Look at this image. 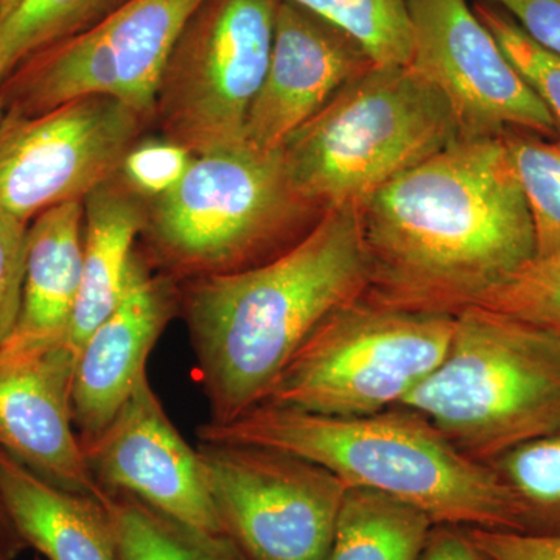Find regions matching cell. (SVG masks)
Wrapping results in <instances>:
<instances>
[{"label":"cell","instance_id":"d590c367","mask_svg":"<svg viewBox=\"0 0 560 560\" xmlns=\"http://www.w3.org/2000/svg\"><path fill=\"white\" fill-rule=\"evenodd\" d=\"M0 83H2V79H0ZM3 119V106L2 101H0V121Z\"/></svg>","mask_w":560,"mask_h":560},{"label":"cell","instance_id":"52a82bcc","mask_svg":"<svg viewBox=\"0 0 560 560\" xmlns=\"http://www.w3.org/2000/svg\"><path fill=\"white\" fill-rule=\"evenodd\" d=\"M455 329L456 313L394 307L364 294L312 331L260 405L338 418L397 408L440 366Z\"/></svg>","mask_w":560,"mask_h":560},{"label":"cell","instance_id":"74e56055","mask_svg":"<svg viewBox=\"0 0 560 560\" xmlns=\"http://www.w3.org/2000/svg\"><path fill=\"white\" fill-rule=\"evenodd\" d=\"M35 560H44L43 558H40V556H38V558H36Z\"/></svg>","mask_w":560,"mask_h":560},{"label":"cell","instance_id":"f546056e","mask_svg":"<svg viewBox=\"0 0 560 560\" xmlns=\"http://www.w3.org/2000/svg\"><path fill=\"white\" fill-rule=\"evenodd\" d=\"M486 560H560V534L463 528Z\"/></svg>","mask_w":560,"mask_h":560},{"label":"cell","instance_id":"e0dca14e","mask_svg":"<svg viewBox=\"0 0 560 560\" xmlns=\"http://www.w3.org/2000/svg\"><path fill=\"white\" fill-rule=\"evenodd\" d=\"M83 226L81 201L46 210L28 226L20 315L0 353L27 355L68 345L81 282Z\"/></svg>","mask_w":560,"mask_h":560},{"label":"cell","instance_id":"d6986e66","mask_svg":"<svg viewBox=\"0 0 560 560\" xmlns=\"http://www.w3.org/2000/svg\"><path fill=\"white\" fill-rule=\"evenodd\" d=\"M83 206L81 282L68 335L75 359L92 330L119 304L147 219L142 198L119 175L91 191Z\"/></svg>","mask_w":560,"mask_h":560},{"label":"cell","instance_id":"7c38bea8","mask_svg":"<svg viewBox=\"0 0 560 560\" xmlns=\"http://www.w3.org/2000/svg\"><path fill=\"white\" fill-rule=\"evenodd\" d=\"M410 66L444 95L460 138L511 130L556 138L558 125L467 0H407Z\"/></svg>","mask_w":560,"mask_h":560},{"label":"cell","instance_id":"8d00e7d4","mask_svg":"<svg viewBox=\"0 0 560 560\" xmlns=\"http://www.w3.org/2000/svg\"><path fill=\"white\" fill-rule=\"evenodd\" d=\"M0 560H14V559L10 558V556L3 555V552H0Z\"/></svg>","mask_w":560,"mask_h":560},{"label":"cell","instance_id":"7a4b0ae2","mask_svg":"<svg viewBox=\"0 0 560 560\" xmlns=\"http://www.w3.org/2000/svg\"><path fill=\"white\" fill-rule=\"evenodd\" d=\"M370 261L355 206L326 210L272 259L180 282L209 422L260 405L302 342L330 313L370 289Z\"/></svg>","mask_w":560,"mask_h":560},{"label":"cell","instance_id":"ba28073f","mask_svg":"<svg viewBox=\"0 0 560 560\" xmlns=\"http://www.w3.org/2000/svg\"><path fill=\"white\" fill-rule=\"evenodd\" d=\"M280 0H205L173 47L154 101L164 139L194 156L245 142Z\"/></svg>","mask_w":560,"mask_h":560},{"label":"cell","instance_id":"cb8c5ba5","mask_svg":"<svg viewBox=\"0 0 560 560\" xmlns=\"http://www.w3.org/2000/svg\"><path fill=\"white\" fill-rule=\"evenodd\" d=\"M504 143L533 221L536 257L560 254V136L511 130Z\"/></svg>","mask_w":560,"mask_h":560},{"label":"cell","instance_id":"f1b7e54d","mask_svg":"<svg viewBox=\"0 0 560 560\" xmlns=\"http://www.w3.org/2000/svg\"><path fill=\"white\" fill-rule=\"evenodd\" d=\"M28 223L0 209V346L20 315Z\"/></svg>","mask_w":560,"mask_h":560},{"label":"cell","instance_id":"7402d4cb","mask_svg":"<svg viewBox=\"0 0 560 560\" xmlns=\"http://www.w3.org/2000/svg\"><path fill=\"white\" fill-rule=\"evenodd\" d=\"M489 464L517 501L525 533L560 534V430Z\"/></svg>","mask_w":560,"mask_h":560},{"label":"cell","instance_id":"603a6c76","mask_svg":"<svg viewBox=\"0 0 560 560\" xmlns=\"http://www.w3.org/2000/svg\"><path fill=\"white\" fill-rule=\"evenodd\" d=\"M340 28L374 66H410L412 25L407 0H287Z\"/></svg>","mask_w":560,"mask_h":560},{"label":"cell","instance_id":"4316f807","mask_svg":"<svg viewBox=\"0 0 560 560\" xmlns=\"http://www.w3.org/2000/svg\"><path fill=\"white\" fill-rule=\"evenodd\" d=\"M475 13L523 79L539 95L560 132V57L534 43L504 11L478 3Z\"/></svg>","mask_w":560,"mask_h":560},{"label":"cell","instance_id":"ffe728a7","mask_svg":"<svg viewBox=\"0 0 560 560\" xmlns=\"http://www.w3.org/2000/svg\"><path fill=\"white\" fill-rule=\"evenodd\" d=\"M434 526L425 512L404 501L348 488L324 560H418Z\"/></svg>","mask_w":560,"mask_h":560},{"label":"cell","instance_id":"6da1fadb","mask_svg":"<svg viewBox=\"0 0 560 560\" xmlns=\"http://www.w3.org/2000/svg\"><path fill=\"white\" fill-rule=\"evenodd\" d=\"M366 296L459 312L536 257L533 221L503 136L458 139L357 206Z\"/></svg>","mask_w":560,"mask_h":560},{"label":"cell","instance_id":"277c9868","mask_svg":"<svg viewBox=\"0 0 560 560\" xmlns=\"http://www.w3.org/2000/svg\"><path fill=\"white\" fill-rule=\"evenodd\" d=\"M320 215L294 190L279 150L243 142L194 156L178 186L147 205L140 253L179 283L230 275L290 248Z\"/></svg>","mask_w":560,"mask_h":560},{"label":"cell","instance_id":"3957f363","mask_svg":"<svg viewBox=\"0 0 560 560\" xmlns=\"http://www.w3.org/2000/svg\"><path fill=\"white\" fill-rule=\"evenodd\" d=\"M197 434L200 442L301 456L348 488L375 490L425 512L434 525L525 533L517 501L492 466L464 455L407 408L338 418L257 405L231 422L202 423Z\"/></svg>","mask_w":560,"mask_h":560},{"label":"cell","instance_id":"836d02e7","mask_svg":"<svg viewBox=\"0 0 560 560\" xmlns=\"http://www.w3.org/2000/svg\"><path fill=\"white\" fill-rule=\"evenodd\" d=\"M22 0H0V24L18 9Z\"/></svg>","mask_w":560,"mask_h":560},{"label":"cell","instance_id":"30bf717a","mask_svg":"<svg viewBox=\"0 0 560 560\" xmlns=\"http://www.w3.org/2000/svg\"><path fill=\"white\" fill-rule=\"evenodd\" d=\"M221 529L249 560H324L348 486L318 464L249 444L200 442Z\"/></svg>","mask_w":560,"mask_h":560},{"label":"cell","instance_id":"8992f818","mask_svg":"<svg viewBox=\"0 0 560 560\" xmlns=\"http://www.w3.org/2000/svg\"><path fill=\"white\" fill-rule=\"evenodd\" d=\"M460 139L452 106L411 66H372L280 147L294 190L319 212L359 206Z\"/></svg>","mask_w":560,"mask_h":560},{"label":"cell","instance_id":"d6a6232c","mask_svg":"<svg viewBox=\"0 0 560 560\" xmlns=\"http://www.w3.org/2000/svg\"><path fill=\"white\" fill-rule=\"evenodd\" d=\"M27 548V544L22 540L16 526L11 522L9 511H7L5 503H3L2 493H0V552L16 559Z\"/></svg>","mask_w":560,"mask_h":560},{"label":"cell","instance_id":"d4e9b609","mask_svg":"<svg viewBox=\"0 0 560 560\" xmlns=\"http://www.w3.org/2000/svg\"><path fill=\"white\" fill-rule=\"evenodd\" d=\"M106 13V0H22L0 24V79L32 55L84 31Z\"/></svg>","mask_w":560,"mask_h":560},{"label":"cell","instance_id":"4fadbf2b","mask_svg":"<svg viewBox=\"0 0 560 560\" xmlns=\"http://www.w3.org/2000/svg\"><path fill=\"white\" fill-rule=\"evenodd\" d=\"M81 447L102 489L130 493L176 521L224 534L197 448L190 447L173 425L149 375L105 430Z\"/></svg>","mask_w":560,"mask_h":560},{"label":"cell","instance_id":"4dcf8cb0","mask_svg":"<svg viewBox=\"0 0 560 560\" xmlns=\"http://www.w3.org/2000/svg\"><path fill=\"white\" fill-rule=\"evenodd\" d=\"M534 43L560 57V0H492Z\"/></svg>","mask_w":560,"mask_h":560},{"label":"cell","instance_id":"44dd1931","mask_svg":"<svg viewBox=\"0 0 560 560\" xmlns=\"http://www.w3.org/2000/svg\"><path fill=\"white\" fill-rule=\"evenodd\" d=\"M119 560H249L226 534L176 521L120 490H98Z\"/></svg>","mask_w":560,"mask_h":560},{"label":"cell","instance_id":"484cf974","mask_svg":"<svg viewBox=\"0 0 560 560\" xmlns=\"http://www.w3.org/2000/svg\"><path fill=\"white\" fill-rule=\"evenodd\" d=\"M475 305L560 335V254L534 257Z\"/></svg>","mask_w":560,"mask_h":560},{"label":"cell","instance_id":"8fae6325","mask_svg":"<svg viewBox=\"0 0 560 560\" xmlns=\"http://www.w3.org/2000/svg\"><path fill=\"white\" fill-rule=\"evenodd\" d=\"M150 124L103 95L75 98L35 116L0 121V209L28 223L84 198L119 175Z\"/></svg>","mask_w":560,"mask_h":560},{"label":"cell","instance_id":"5bb4252c","mask_svg":"<svg viewBox=\"0 0 560 560\" xmlns=\"http://www.w3.org/2000/svg\"><path fill=\"white\" fill-rule=\"evenodd\" d=\"M180 312V283L136 249L119 304L81 346L73 371V425L81 444L105 430L149 375V357Z\"/></svg>","mask_w":560,"mask_h":560},{"label":"cell","instance_id":"1f68e13d","mask_svg":"<svg viewBox=\"0 0 560 560\" xmlns=\"http://www.w3.org/2000/svg\"><path fill=\"white\" fill-rule=\"evenodd\" d=\"M418 560H486L467 539L463 528L436 525L431 529Z\"/></svg>","mask_w":560,"mask_h":560},{"label":"cell","instance_id":"9c48e42d","mask_svg":"<svg viewBox=\"0 0 560 560\" xmlns=\"http://www.w3.org/2000/svg\"><path fill=\"white\" fill-rule=\"evenodd\" d=\"M205 0H124L69 38L22 61L0 83L3 114L35 116L103 95L153 121L161 75Z\"/></svg>","mask_w":560,"mask_h":560},{"label":"cell","instance_id":"2e32d148","mask_svg":"<svg viewBox=\"0 0 560 560\" xmlns=\"http://www.w3.org/2000/svg\"><path fill=\"white\" fill-rule=\"evenodd\" d=\"M75 353L68 345L27 355L0 353V451L44 480L97 497L75 425Z\"/></svg>","mask_w":560,"mask_h":560},{"label":"cell","instance_id":"ac0fdd59","mask_svg":"<svg viewBox=\"0 0 560 560\" xmlns=\"http://www.w3.org/2000/svg\"><path fill=\"white\" fill-rule=\"evenodd\" d=\"M0 493L22 540L44 560H119L98 497L44 480L3 451Z\"/></svg>","mask_w":560,"mask_h":560},{"label":"cell","instance_id":"5b68a950","mask_svg":"<svg viewBox=\"0 0 560 560\" xmlns=\"http://www.w3.org/2000/svg\"><path fill=\"white\" fill-rule=\"evenodd\" d=\"M397 408L489 464L560 430V335L480 305L460 308L447 355Z\"/></svg>","mask_w":560,"mask_h":560},{"label":"cell","instance_id":"9a60e30c","mask_svg":"<svg viewBox=\"0 0 560 560\" xmlns=\"http://www.w3.org/2000/svg\"><path fill=\"white\" fill-rule=\"evenodd\" d=\"M374 66L349 35L280 0L267 73L245 125V142L278 151L350 80Z\"/></svg>","mask_w":560,"mask_h":560},{"label":"cell","instance_id":"83f0119b","mask_svg":"<svg viewBox=\"0 0 560 560\" xmlns=\"http://www.w3.org/2000/svg\"><path fill=\"white\" fill-rule=\"evenodd\" d=\"M191 161L194 154L172 140H138L121 162L119 176L142 200L153 201L178 186Z\"/></svg>","mask_w":560,"mask_h":560},{"label":"cell","instance_id":"e575fe53","mask_svg":"<svg viewBox=\"0 0 560 560\" xmlns=\"http://www.w3.org/2000/svg\"><path fill=\"white\" fill-rule=\"evenodd\" d=\"M124 2V0H106V7H108V11L116 9L117 5H120V3Z\"/></svg>","mask_w":560,"mask_h":560}]
</instances>
